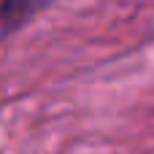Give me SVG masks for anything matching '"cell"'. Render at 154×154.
<instances>
[{"label":"cell","mask_w":154,"mask_h":154,"mask_svg":"<svg viewBox=\"0 0 154 154\" xmlns=\"http://www.w3.org/2000/svg\"><path fill=\"white\" fill-rule=\"evenodd\" d=\"M57 0H0V46Z\"/></svg>","instance_id":"1"}]
</instances>
